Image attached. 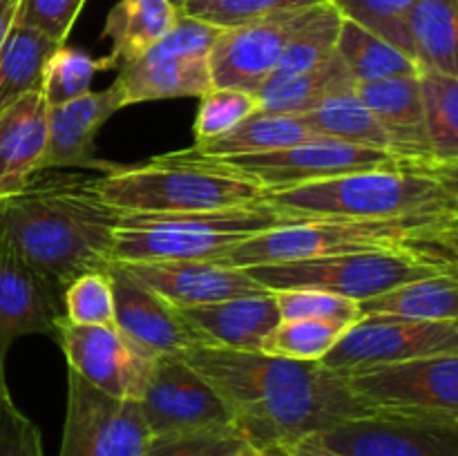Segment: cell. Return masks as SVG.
I'll list each match as a JSON object with an SVG mask.
<instances>
[{"label": "cell", "mask_w": 458, "mask_h": 456, "mask_svg": "<svg viewBox=\"0 0 458 456\" xmlns=\"http://www.w3.org/2000/svg\"><path fill=\"white\" fill-rule=\"evenodd\" d=\"M347 325L327 320H280L264 340L262 353L289 360L318 362L343 338Z\"/></svg>", "instance_id": "34"}, {"label": "cell", "mask_w": 458, "mask_h": 456, "mask_svg": "<svg viewBox=\"0 0 458 456\" xmlns=\"http://www.w3.org/2000/svg\"><path fill=\"white\" fill-rule=\"evenodd\" d=\"M0 456H45L40 429L18 410L7 384H0Z\"/></svg>", "instance_id": "42"}, {"label": "cell", "mask_w": 458, "mask_h": 456, "mask_svg": "<svg viewBox=\"0 0 458 456\" xmlns=\"http://www.w3.org/2000/svg\"><path fill=\"white\" fill-rule=\"evenodd\" d=\"M179 311L199 334L204 344L240 351H262L264 340L282 320L276 293L271 291L201 307H183Z\"/></svg>", "instance_id": "21"}, {"label": "cell", "mask_w": 458, "mask_h": 456, "mask_svg": "<svg viewBox=\"0 0 458 456\" xmlns=\"http://www.w3.org/2000/svg\"><path fill=\"white\" fill-rule=\"evenodd\" d=\"M179 9L170 0H119L110 9L101 36L110 40V70L143 56L174 27Z\"/></svg>", "instance_id": "23"}, {"label": "cell", "mask_w": 458, "mask_h": 456, "mask_svg": "<svg viewBox=\"0 0 458 456\" xmlns=\"http://www.w3.org/2000/svg\"><path fill=\"white\" fill-rule=\"evenodd\" d=\"M98 195L119 213L186 215L258 204L264 188L231 161L197 148L168 152L146 164L119 165L94 177Z\"/></svg>", "instance_id": "5"}, {"label": "cell", "mask_w": 458, "mask_h": 456, "mask_svg": "<svg viewBox=\"0 0 458 456\" xmlns=\"http://www.w3.org/2000/svg\"><path fill=\"white\" fill-rule=\"evenodd\" d=\"M233 456H264V450H258V447H253L250 443H246V445L240 447Z\"/></svg>", "instance_id": "45"}, {"label": "cell", "mask_w": 458, "mask_h": 456, "mask_svg": "<svg viewBox=\"0 0 458 456\" xmlns=\"http://www.w3.org/2000/svg\"><path fill=\"white\" fill-rule=\"evenodd\" d=\"M143 284L164 295L174 307H201L233 298L267 293L244 268L228 266L213 259L182 262H121Z\"/></svg>", "instance_id": "19"}, {"label": "cell", "mask_w": 458, "mask_h": 456, "mask_svg": "<svg viewBox=\"0 0 458 456\" xmlns=\"http://www.w3.org/2000/svg\"><path fill=\"white\" fill-rule=\"evenodd\" d=\"M188 362L222 393L246 443L258 450L291 447L347 420L374 416L349 378L318 362L262 351L197 344Z\"/></svg>", "instance_id": "1"}, {"label": "cell", "mask_w": 458, "mask_h": 456, "mask_svg": "<svg viewBox=\"0 0 458 456\" xmlns=\"http://www.w3.org/2000/svg\"><path fill=\"white\" fill-rule=\"evenodd\" d=\"M335 54L356 85L419 74V65L405 52L347 18L340 22Z\"/></svg>", "instance_id": "29"}, {"label": "cell", "mask_w": 458, "mask_h": 456, "mask_svg": "<svg viewBox=\"0 0 458 456\" xmlns=\"http://www.w3.org/2000/svg\"><path fill=\"white\" fill-rule=\"evenodd\" d=\"M123 107V94L114 83L101 92L83 94L65 106L47 107V143L40 161V173L56 168L110 173L116 164L97 156L94 139L106 121Z\"/></svg>", "instance_id": "17"}, {"label": "cell", "mask_w": 458, "mask_h": 456, "mask_svg": "<svg viewBox=\"0 0 458 456\" xmlns=\"http://www.w3.org/2000/svg\"><path fill=\"white\" fill-rule=\"evenodd\" d=\"M347 88H356V83L344 70L338 54H334L329 61L313 70L268 79L255 92V101H258L259 112L304 116L313 107L320 106L327 97Z\"/></svg>", "instance_id": "24"}, {"label": "cell", "mask_w": 458, "mask_h": 456, "mask_svg": "<svg viewBox=\"0 0 458 456\" xmlns=\"http://www.w3.org/2000/svg\"><path fill=\"white\" fill-rule=\"evenodd\" d=\"M264 456H291V452L286 447H271V450H264Z\"/></svg>", "instance_id": "46"}, {"label": "cell", "mask_w": 458, "mask_h": 456, "mask_svg": "<svg viewBox=\"0 0 458 456\" xmlns=\"http://www.w3.org/2000/svg\"><path fill=\"white\" fill-rule=\"evenodd\" d=\"M224 161H231L233 165L250 174L267 192L322 182V179L340 177V174L358 173V170L410 164L392 152L353 146V143L329 137L309 139V141L267 152V155L237 156V159Z\"/></svg>", "instance_id": "12"}, {"label": "cell", "mask_w": 458, "mask_h": 456, "mask_svg": "<svg viewBox=\"0 0 458 456\" xmlns=\"http://www.w3.org/2000/svg\"><path fill=\"white\" fill-rule=\"evenodd\" d=\"M246 445L235 423L150 436L146 456H233Z\"/></svg>", "instance_id": "38"}, {"label": "cell", "mask_w": 458, "mask_h": 456, "mask_svg": "<svg viewBox=\"0 0 458 456\" xmlns=\"http://www.w3.org/2000/svg\"><path fill=\"white\" fill-rule=\"evenodd\" d=\"M340 22H343V16L329 0L318 4L311 18L291 36L271 79L273 76H289L313 70V67L329 61L335 54Z\"/></svg>", "instance_id": "32"}, {"label": "cell", "mask_w": 458, "mask_h": 456, "mask_svg": "<svg viewBox=\"0 0 458 456\" xmlns=\"http://www.w3.org/2000/svg\"><path fill=\"white\" fill-rule=\"evenodd\" d=\"M114 302V326L148 358L183 356L197 344H204L179 307L143 284L125 264L107 266Z\"/></svg>", "instance_id": "13"}, {"label": "cell", "mask_w": 458, "mask_h": 456, "mask_svg": "<svg viewBox=\"0 0 458 456\" xmlns=\"http://www.w3.org/2000/svg\"><path fill=\"white\" fill-rule=\"evenodd\" d=\"M170 3H173V4H174V7H177V9H182V7H183V4L192 3V0H170Z\"/></svg>", "instance_id": "47"}, {"label": "cell", "mask_w": 458, "mask_h": 456, "mask_svg": "<svg viewBox=\"0 0 458 456\" xmlns=\"http://www.w3.org/2000/svg\"><path fill=\"white\" fill-rule=\"evenodd\" d=\"M458 215L398 219H311L273 228L237 244L217 262L249 268L369 250H403L458 259Z\"/></svg>", "instance_id": "4"}, {"label": "cell", "mask_w": 458, "mask_h": 456, "mask_svg": "<svg viewBox=\"0 0 458 456\" xmlns=\"http://www.w3.org/2000/svg\"><path fill=\"white\" fill-rule=\"evenodd\" d=\"M286 450L291 452V456H340L335 454V452L327 450L325 445H320V443L316 441V438H304V441L295 443V445L286 447Z\"/></svg>", "instance_id": "43"}, {"label": "cell", "mask_w": 458, "mask_h": 456, "mask_svg": "<svg viewBox=\"0 0 458 456\" xmlns=\"http://www.w3.org/2000/svg\"><path fill=\"white\" fill-rule=\"evenodd\" d=\"M316 137H320V134L313 132L302 116L271 114V112L258 110L222 137L210 139V141L192 148H197L206 156L237 159V156L267 155V152L282 150V148L295 146V143Z\"/></svg>", "instance_id": "26"}, {"label": "cell", "mask_w": 458, "mask_h": 456, "mask_svg": "<svg viewBox=\"0 0 458 456\" xmlns=\"http://www.w3.org/2000/svg\"><path fill=\"white\" fill-rule=\"evenodd\" d=\"M259 201L304 222L458 215V168L383 165L264 192Z\"/></svg>", "instance_id": "3"}, {"label": "cell", "mask_w": 458, "mask_h": 456, "mask_svg": "<svg viewBox=\"0 0 458 456\" xmlns=\"http://www.w3.org/2000/svg\"><path fill=\"white\" fill-rule=\"evenodd\" d=\"M119 226L121 213L98 195L94 179L38 173L0 201V244L61 298L79 275L107 271Z\"/></svg>", "instance_id": "2"}, {"label": "cell", "mask_w": 458, "mask_h": 456, "mask_svg": "<svg viewBox=\"0 0 458 456\" xmlns=\"http://www.w3.org/2000/svg\"><path fill=\"white\" fill-rule=\"evenodd\" d=\"M139 405L150 436L235 423L222 393L183 356L152 360Z\"/></svg>", "instance_id": "11"}, {"label": "cell", "mask_w": 458, "mask_h": 456, "mask_svg": "<svg viewBox=\"0 0 458 456\" xmlns=\"http://www.w3.org/2000/svg\"><path fill=\"white\" fill-rule=\"evenodd\" d=\"M47 143V103L31 92L0 112V199L21 192L36 174Z\"/></svg>", "instance_id": "22"}, {"label": "cell", "mask_w": 458, "mask_h": 456, "mask_svg": "<svg viewBox=\"0 0 458 456\" xmlns=\"http://www.w3.org/2000/svg\"><path fill=\"white\" fill-rule=\"evenodd\" d=\"M329 3L338 9L340 16L380 36L414 61L407 18L416 0H329Z\"/></svg>", "instance_id": "35"}, {"label": "cell", "mask_w": 458, "mask_h": 456, "mask_svg": "<svg viewBox=\"0 0 458 456\" xmlns=\"http://www.w3.org/2000/svg\"><path fill=\"white\" fill-rule=\"evenodd\" d=\"M61 317V295L0 244V384H7L4 360L9 347L22 335L56 340Z\"/></svg>", "instance_id": "18"}, {"label": "cell", "mask_w": 458, "mask_h": 456, "mask_svg": "<svg viewBox=\"0 0 458 456\" xmlns=\"http://www.w3.org/2000/svg\"><path fill=\"white\" fill-rule=\"evenodd\" d=\"M148 432L139 401L112 398L67 371V410L58 456H146Z\"/></svg>", "instance_id": "10"}, {"label": "cell", "mask_w": 458, "mask_h": 456, "mask_svg": "<svg viewBox=\"0 0 458 456\" xmlns=\"http://www.w3.org/2000/svg\"><path fill=\"white\" fill-rule=\"evenodd\" d=\"M88 0H18L13 21L31 27L58 45H65Z\"/></svg>", "instance_id": "41"}, {"label": "cell", "mask_w": 458, "mask_h": 456, "mask_svg": "<svg viewBox=\"0 0 458 456\" xmlns=\"http://www.w3.org/2000/svg\"><path fill=\"white\" fill-rule=\"evenodd\" d=\"M277 308L282 320H327L352 326L360 320V308L356 300L327 293L316 289L277 291Z\"/></svg>", "instance_id": "40"}, {"label": "cell", "mask_w": 458, "mask_h": 456, "mask_svg": "<svg viewBox=\"0 0 458 456\" xmlns=\"http://www.w3.org/2000/svg\"><path fill=\"white\" fill-rule=\"evenodd\" d=\"M362 316H387L403 320H458V275H432L407 282L376 298L358 302Z\"/></svg>", "instance_id": "27"}, {"label": "cell", "mask_w": 458, "mask_h": 456, "mask_svg": "<svg viewBox=\"0 0 458 456\" xmlns=\"http://www.w3.org/2000/svg\"><path fill=\"white\" fill-rule=\"evenodd\" d=\"M107 70H110L107 58H92L79 47L58 45L45 65L40 94H43L47 107L65 106V103L92 92L94 76Z\"/></svg>", "instance_id": "33"}, {"label": "cell", "mask_w": 458, "mask_h": 456, "mask_svg": "<svg viewBox=\"0 0 458 456\" xmlns=\"http://www.w3.org/2000/svg\"><path fill=\"white\" fill-rule=\"evenodd\" d=\"M54 342L67 367L112 398L139 401L150 376L152 358L139 351L116 326H81L61 317Z\"/></svg>", "instance_id": "14"}, {"label": "cell", "mask_w": 458, "mask_h": 456, "mask_svg": "<svg viewBox=\"0 0 458 456\" xmlns=\"http://www.w3.org/2000/svg\"><path fill=\"white\" fill-rule=\"evenodd\" d=\"M18 0H0V49H3L4 38H7L9 30L13 25V16H16Z\"/></svg>", "instance_id": "44"}, {"label": "cell", "mask_w": 458, "mask_h": 456, "mask_svg": "<svg viewBox=\"0 0 458 456\" xmlns=\"http://www.w3.org/2000/svg\"><path fill=\"white\" fill-rule=\"evenodd\" d=\"M309 128L320 137L338 139L353 146L392 152V143L369 107L360 101L356 88L340 89L302 116ZM394 155V152H392Z\"/></svg>", "instance_id": "30"}, {"label": "cell", "mask_w": 458, "mask_h": 456, "mask_svg": "<svg viewBox=\"0 0 458 456\" xmlns=\"http://www.w3.org/2000/svg\"><path fill=\"white\" fill-rule=\"evenodd\" d=\"M316 438L340 456H458V423L374 414Z\"/></svg>", "instance_id": "16"}, {"label": "cell", "mask_w": 458, "mask_h": 456, "mask_svg": "<svg viewBox=\"0 0 458 456\" xmlns=\"http://www.w3.org/2000/svg\"><path fill=\"white\" fill-rule=\"evenodd\" d=\"M63 317L81 326H114V302L107 271H94L72 280L63 291Z\"/></svg>", "instance_id": "37"}, {"label": "cell", "mask_w": 458, "mask_h": 456, "mask_svg": "<svg viewBox=\"0 0 458 456\" xmlns=\"http://www.w3.org/2000/svg\"><path fill=\"white\" fill-rule=\"evenodd\" d=\"M244 271L271 293L316 289L362 302L407 282L432 275H458V259L403 250H369L300 262L262 264Z\"/></svg>", "instance_id": "6"}, {"label": "cell", "mask_w": 458, "mask_h": 456, "mask_svg": "<svg viewBox=\"0 0 458 456\" xmlns=\"http://www.w3.org/2000/svg\"><path fill=\"white\" fill-rule=\"evenodd\" d=\"M356 94L383 125L394 155L410 164L445 168L434 161L432 150H429L419 74L394 76V79L376 80V83L356 85Z\"/></svg>", "instance_id": "20"}, {"label": "cell", "mask_w": 458, "mask_h": 456, "mask_svg": "<svg viewBox=\"0 0 458 456\" xmlns=\"http://www.w3.org/2000/svg\"><path fill=\"white\" fill-rule=\"evenodd\" d=\"M419 85L434 161L458 168V76L419 72Z\"/></svg>", "instance_id": "31"}, {"label": "cell", "mask_w": 458, "mask_h": 456, "mask_svg": "<svg viewBox=\"0 0 458 456\" xmlns=\"http://www.w3.org/2000/svg\"><path fill=\"white\" fill-rule=\"evenodd\" d=\"M0 201H3V199H0Z\"/></svg>", "instance_id": "48"}, {"label": "cell", "mask_w": 458, "mask_h": 456, "mask_svg": "<svg viewBox=\"0 0 458 456\" xmlns=\"http://www.w3.org/2000/svg\"><path fill=\"white\" fill-rule=\"evenodd\" d=\"M316 7L284 12L233 30H222L210 52L213 88L258 92L271 79L291 36L311 18Z\"/></svg>", "instance_id": "15"}, {"label": "cell", "mask_w": 458, "mask_h": 456, "mask_svg": "<svg viewBox=\"0 0 458 456\" xmlns=\"http://www.w3.org/2000/svg\"><path fill=\"white\" fill-rule=\"evenodd\" d=\"M349 387L371 414L458 423V353L367 369Z\"/></svg>", "instance_id": "8"}, {"label": "cell", "mask_w": 458, "mask_h": 456, "mask_svg": "<svg viewBox=\"0 0 458 456\" xmlns=\"http://www.w3.org/2000/svg\"><path fill=\"white\" fill-rule=\"evenodd\" d=\"M222 30L179 12L173 30L143 56L119 67L114 85L125 107L164 98L201 97L213 88L210 52Z\"/></svg>", "instance_id": "7"}, {"label": "cell", "mask_w": 458, "mask_h": 456, "mask_svg": "<svg viewBox=\"0 0 458 456\" xmlns=\"http://www.w3.org/2000/svg\"><path fill=\"white\" fill-rule=\"evenodd\" d=\"M58 43L40 31L13 21L3 49H0V112L12 107L18 98L38 92L43 72Z\"/></svg>", "instance_id": "28"}, {"label": "cell", "mask_w": 458, "mask_h": 456, "mask_svg": "<svg viewBox=\"0 0 458 456\" xmlns=\"http://www.w3.org/2000/svg\"><path fill=\"white\" fill-rule=\"evenodd\" d=\"M407 31L419 72L458 76V0H416Z\"/></svg>", "instance_id": "25"}, {"label": "cell", "mask_w": 458, "mask_h": 456, "mask_svg": "<svg viewBox=\"0 0 458 456\" xmlns=\"http://www.w3.org/2000/svg\"><path fill=\"white\" fill-rule=\"evenodd\" d=\"M199 110L195 116V146L217 139L240 125L242 121L249 119L258 112V101L255 94L240 92L231 88H210L208 92L201 94Z\"/></svg>", "instance_id": "39"}, {"label": "cell", "mask_w": 458, "mask_h": 456, "mask_svg": "<svg viewBox=\"0 0 458 456\" xmlns=\"http://www.w3.org/2000/svg\"><path fill=\"white\" fill-rule=\"evenodd\" d=\"M447 353H458V320L419 322L362 316L320 362L349 378L376 367Z\"/></svg>", "instance_id": "9"}, {"label": "cell", "mask_w": 458, "mask_h": 456, "mask_svg": "<svg viewBox=\"0 0 458 456\" xmlns=\"http://www.w3.org/2000/svg\"><path fill=\"white\" fill-rule=\"evenodd\" d=\"M322 3L327 0H192L179 12L208 22L217 30H233L246 22L262 21L284 12H300Z\"/></svg>", "instance_id": "36"}]
</instances>
